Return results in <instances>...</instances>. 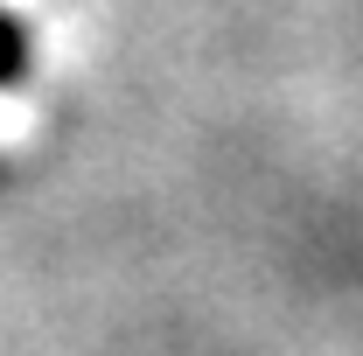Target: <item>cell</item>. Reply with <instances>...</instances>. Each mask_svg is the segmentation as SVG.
<instances>
[{"mask_svg": "<svg viewBox=\"0 0 363 356\" xmlns=\"http://www.w3.org/2000/svg\"><path fill=\"white\" fill-rule=\"evenodd\" d=\"M21 77H28V35H21V21L0 14V91H14Z\"/></svg>", "mask_w": 363, "mask_h": 356, "instance_id": "6da1fadb", "label": "cell"}]
</instances>
